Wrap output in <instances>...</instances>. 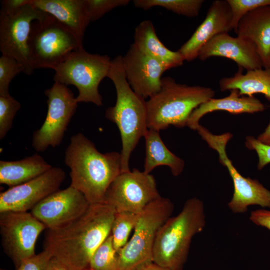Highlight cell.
<instances>
[{
    "label": "cell",
    "mask_w": 270,
    "mask_h": 270,
    "mask_svg": "<svg viewBox=\"0 0 270 270\" xmlns=\"http://www.w3.org/2000/svg\"><path fill=\"white\" fill-rule=\"evenodd\" d=\"M0 233L6 254L17 268L35 254L36 240L46 226L30 212L0 213Z\"/></svg>",
    "instance_id": "obj_13"
},
{
    "label": "cell",
    "mask_w": 270,
    "mask_h": 270,
    "mask_svg": "<svg viewBox=\"0 0 270 270\" xmlns=\"http://www.w3.org/2000/svg\"><path fill=\"white\" fill-rule=\"evenodd\" d=\"M214 95L210 87L188 86L172 77L162 78L160 90L146 101L148 128L160 132L171 125L184 127L192 112Z\"/></svg>",
    "instance_id": "obj_5"
},
{
    "label": "cell",
    "mask_w": 270,
    "mask_h": 270,
    "mask_svg": "<svg viewBox=\"0 0 270 270\" xmlns=\"http://www.w3.org/2000/svg\"><path fill=\"white\" fill-rule=\"evenodd\" d=\"M21 107L20 103L10 94L0 96V139L10 129L14 118Z\"/></svg>",
    "instance_id": "obj_30"
},
{
    "label": "cell",
    "mask_w": 270,
    "mask_h": 270,
    "mask_svg": "<svg viewBox=\"0 0 270 270\" xmlns=\"http://www.w3.org/2000/svg\"><path fill=\"white\" fill-rule=\"evenodd\" d=\"M24 72L23 66L14 58L2 54L0 57V96L9 95L8 87L16 75Z\"/></svg>",
    "instance_id": "obj_29"
},
{
    "label": "cell",
    "mask_w": 270,
    "mask_h": 270,
    "mask_svg": "<svg viewBox=\"0 0 270 270\" xmlns=\"http://www.w3.org/2000/svg\"><path fill=\"white\" fill-rule=\"evenodd\" d=\"M155 178L136 168L122 172L110 186L104 202L116 212L140 214L150 203L160 198Z\"/></svg>",
    "instance_id": "obj_11"
},
{
    "label": "cell",
    "mask_w": 270,
    "mask_h": 270,
    "mask_svg": "<svg viewBox=\"0 0 270 270\" xmlns=\"http://www.w3.org/2000/svg\"><path fill=\"white\" fill-rule=\"evenodd\" d=\"M116 210L106 202L90 204L81 216L48 230L44 250L70 270H84L94 252L110 234Z\"/></svg>",
    "instance_id": "obj_1"
},
{
    "label": "cell",
    "mask_w": 270,
    "mask_h": 270,
    "mask_svg": "<svg viewBox=\"0 0 270 270\" xmlns=\"http://www.w3.org/2000/svg\"><path fill=\"white\" fill-rule=\"evenodd\" d=\"M28 0H2L0 12L6 14H12L18 11L28 3Z\"/></svg>",
    "instance_id": "obj_36"
},
{
    "label": "cell",
    "mask_w": 270,
    "mask_h": 270,
    "mask_svg": "<svg viewBox=\"0 0 270 270\" xmlns=\"http://www.w3.org/2000/svg\"><path fill=\"white\" fill-rule=\"evenodd\" d=\"M206 225L204 204L188 199L180 212L170 216L159 229L154 246L152 262L170 270H182L193 237Z\"/></svg>",
    "instance_id": "obj_4"
},
{
    "label": "cell",
    "mask_w": 270,
    "mask_h": 270,
    "mask_svg": "<svg viewBox=\"0 0 270 270\" xmlns=\"http://www.w3.org/2000/svg\"><path fill=\"white\" fill-rule=\"evenodd\" d=\"M114 84L116 100L106 110L107 119L116 124L121 136L122 172L130 170L129 160L140 140L148 130L146 100L136 94L128 84L124 72L122 56L112 60L108 75Z\"/></svg>",
    "instance_id": "obj_3"
},
{
    "label": "cell",
    "mask_w": 270,
    "mask_h": 270,
    "mask_svg": "<svg viewBox=\"0 0 270 270\" xmlns=\"http://www.w3.org/2000/svg\"><path fill=\"white\" fill-rule=\"evenodd\" d=\"M136 270H170L168 268L162 266L154 262H151L147 264Z\"/></svg>",
    "instance_id": "obj_39"
},
{
    "label": "cell",
    "mask_w": 270,
    "mask_h": 270,
    "mask_svg": "<svg viewBox=\"0 0 270 270\" xmlns=\"http://www.w3.org/2000/svg\"><path fill=\"white\" fill-rule=\"evenodd\" d=\"M212 56L232 60L239 68L247 71L262 68V64L255 44L250 40L228 32L218 34L200 50L198 58L201 60Z\"/></svg>",
    "instance_id": "obj_18"
},
{
    "label": "cell",
    "mask_w": 270,
    "mask_h": 270,
    "mask_svg": "<svg viewBox=\"0 0 270 270\" xmlns=\"http://www.w3.org/2000/svg\"><path fill=\"white\" fill-rule=\"evenodd\" d=\"M64 162L70 168V186L81 192L90 204L104 202L110 186L122 172L120 153L100 152L81 133L71 137Z\"/></svg>",
    "instance_id": "obj_2"
},
{
    "label": "cell",
    "mask_w": 270,
    "mask_h": 270,
    "mask_svg": "<svg viewBox=\"0 0 270 270\" xmlns=\"http://www.w3.org/2000/svg\"><path fill=\"white\" fill-rule=\"evenodd\" d=\"M146 157L144 172L148 174L160 166L169 167L174 176H180L184 170L185 162L168 148L162 140L159 132L148 129L144 136Z\"/></svg>",
    "instance_id": "obj_25"
},
{
    "label": "cell",
    "mask_w": 270,
    "mask_h": 270,
    "mask_svg": "<svg viewBox=\"0 0 270 270\" xmlns=\"http://www.w3.org/2000/svg\"><path fill=\"white\" fill-rule=\"evenodd\" d=\"M48 270H70L54 258L51 259Z\"/></svg>",
    "instance_id": "obj_38"
},
{
    "label": "cell",
    "mask_w": 270,
    "mask_h": 270,
    "mask_svg": "<svg viewBox=\"0 0 270 270\" xmlns=\"http://www.w3.org/2000/svg\"><path fill=\"white\" fill-rule=\"evenodd\" d=\"M90 204L81 192L70 186L44 198L31 210L30 212L46 229L54 230L81 216Z\"/></svg>",
    "instance_id": "obj_15"
},
{
    "label": "cell",
    "mask_w": 270,
    "mask_h": 270,
    "mask_svg": "<svg viewBox=\"0 0 270 270\" xmlns=\"http://www.w3.org/2000/svg\"><path fill=\"white\" fill-rule=\"evenodd\" d=\"M245 146L249 150H254L258 156V169L261 170L270 163V146L264 144L252 136L246 137Z\"/></svg>",
    "instance_id": "obj_34"
},
{
    "label": "cell",
    "mask_w": 270,
    "mask_h": 270,
    "mask_svg": "<svg viewBox=\"0 0 270 270\" xmlns=\"http://www.w3.org/2000/svg\"><path fill=\"white\" fill-rule=\"evenodd\" d=\"M266 106L254 96H242L238 90H230L228 96L212 98L196 108L190 115L186 126L196 130L200 120L204 116L214 111H226L232 114H254L263 112Z\"/></svg>",
    "instance_id": "obj_21"
},
{
    "label": "cell",
    "mask_w": 270,
    "mask_h": 270,
    "mask_svg": "<svg viewBox=\"0 0 270 270\" xmlns=\"http://www.w3.org/2000/svg\"><path fill=\"white\" fill-rule=\"evenodd\" d=\"M196 130L208 146L218 152L219 162L226 168L232 180L234 193L228 204L229 208L235 214H242L250 206L270 208V191L256 179L242 176L228 158L226 146L232 134H215L200 124Z\"/></svg>",
    "instance_id": "obj_9"
},
{
    "label": "cell",
    "mask_w": 270,
    "mask_h": 270,
    "mask_svg": "<svg viewBox=\"0 0 270 270\" xmlns=\"http://www.w3.org/2000/svg\"><path fill=\"white\" fill-rule=\"evenodd\" d=\"M269 70H270V68H269Z\"/></svg>",
    "instance_id": "obj_40"
},
{
    "label": "cell",
    "mask_w": 270,
    "mask_h": 270,
    "mask_svg": "<svg viewBox=\"0 0 270 270\" xmlns=\"http://www.w3.org/2000/svg\"><path fill=\"white\" fill-rule=\"evenodd\" d=\"M48 14L29 3L12 14L0 12V51L2 54L16 60L30 74L32 69L30 59L28 40L32 23L44 18Z\"/></svg>",
    "instance_id": "obj_12"
},
{
    "label": "cell",
    "mask_w": 270,
    "mask_h": 270,
    "mask_svg": "<svg viewBox=\"0 0 270 270\" xmlns=\"http://www.w3.org/2000/svg\"><path fill=\"white\" fill-rule=\"evenodd\" d=\"M52 254L44 250L38 254L24 260L16 270H48Z\"/></svg>",
    "instance_id": "obj_33"
},
{
    "label": "cell",
    "mask_w": 270,
    "mask_h": 270,
    "mask_svg": "<svg viewBox=\"0 0 270 270\" xmlns=\"http://www.w3.org/2000/svg\"><path fill=\"white\" fill-rule=\"evenodd\" d=\"M256 47L263 68L269 69L270 60V6L246 14L239 20L234 32Z\"/></svg>",
    "instance_id": "obj_20"
},
{
    "label": "cell",
    "mask_w": 270,
    "mask_h": 270,
    "mask_svg": "<svg viewBox=\"0 0 270 270\" xmlns=\"http://www.w3.org/2000/svg\"><path fill=\"white\" fill-rule=\"evenodd\" d=\"M66 174L58 167H52L40 176L24 184L10 187L0 194V213L26 212L59 190Z\"/></svg>",
    "instance_id": "obj_14"
},
{
    "label": "cell",
    "mask_w": 270,
    "mask_h": 270,
    "mask_svg": "<svg viewBox=\"0 0 270 270\" xmlns=\"http://www.w3.org/2000/svg\"><path fill=\"white\" fill-rule=\"evenodd\" d=\"M232 30V12L227 0H214L204 20L178 50L185 60L192 61L198 58L200 50L212 38Z\"/></svg>",
    "instance_id": "obj_17"
},
{
    "label": "cell",
    "mask_w": 270,
    "mask_h": 270,
    "mask_svg": "<svg viewBox=\"0 0 270 270\" xmlns=\"http://www.w3.org/2000/svg\"><path fill=\"white\" fill-rule=\"evenodd\" d=\"M242 68L232 76L224 77L219 81L222 92L236 89L242 96L263 94L270 102V70L260 68L242 73Z\"/></svg>",
    "instance_id": "obj_24"
},
{
    "label": "cell",
    "mask_w": 270,
    "mask_h": 270,
    "mask_svg": "<svg viewBox=\"0 0 270 270\" xmlns=\"http://www.w3.org/2000/svg\"><path fill=\"white\" fill-rule=\"evenodd\" d=\"M90 22L96 21L113 9L127 6L130 0H85Z\"/></svg>",
    "instance_id": "obj_31"
},
{
    "label": "cell",
    "mask_w": 270,
    "mask_h": 270,
    "mask_svg": "<svg viewBox=\"0 0 270 270\" xmlns=\"http://www.w3.org/2000/svg\"><path fill=\"white\" fill-rule=\"evenodd\" d=\"M203 0H134V6L148 10L160 6L178 14L192 18L198 15Z\"/></svg>",
    "instance_id": "obj_26"
},
{
    "label": "cell",
    "mask_w": 270,
    "mask_h": 270,
    "mask_svg": "<svg viewBox=\"0 0 270 270\" xmlns=\"http://www.w3.org/2000/svg\"><path fill=\"white\" fill-rule=\"evenodd\" d=\"M250 220L254 224L270 230V210L266 209L253 210L250 214Z\"/></svg>",
    "instance_id": "obj_35"
},
{
    "label": "cell",
    "mask_w": 270,
    "mask_h": 270,
    "mask_svg": "<svg viewBox=\"0 0 270 270\" xmlns=\"http://www.w3.org/2000/svg\"><path fill=\"white\" fill-rule=\"evenodd\" d=\"M138 215L128 212H116L110 234L114 248L118 252L128 241L130 234L136 226Z\"/></svg>",
    "instance_id": "obj_27"
},
{
    "label": "cell",
    "mask_w": 270,
    "mask_h": 270,
    "mask_svg": "<svg viewBox=\"0 0 270 270\" xmlns=\"http://www.w3.org/2000/svg\"><path fill=\"white\" fill-rule=\"evenodd\" d=\"M48 97L46 116L40 128L33 134L32 146L38 152L49 146H58L78 107L72 92L66 86L54 82L44 92Z\"/></svg>",
    "instance_id": "obj_10"
},
{
    "label": "cell",
    "mask_w": 270,
    "mask_h": 270,
    "mask_svg": "<svg viewBox=\"0 0 270 270\" xmlns=\"http://www.w3.org/2000/svg\"><path fill=\"white\" fill-rule=\"evenodd\" d=\"M112 60L108 55L92 54L80 48L72 52L54 70V80L66 86H74L78 91L77 102L102 105L98 86L108 75Z\"/></svg>",
    "instance_id": "obj_6"
},
{
    "label": "cell",
    "mask_w": 270,
    "mask_h": 270,
    "mask_svg": "<svg viewBox=\"0 0 270 270\" xmlns=\"http://www.w3.org/2000/svg\"><path fill=\"white\" fill-rule=\"evenodd\" d=\"M0 270H2V269H1Z\"/></svg>",
    "instance_id": "obj_42"
},
{
    "label": "cell",
    "mask_w": 270,
    "mask_h": 270,
    "mask_svg": "<svg viewBox=\"0 0 270 270\" xmlns=\"http://www.w3.org/2000/svg\"><path fill=\"white\" fill-rule=\"evenodd\" d=\"M89 270H118V252L114 248L110 234L92 256Z\"/></svg>",
    "instance_id": "obj_28"
},
{
    "label": "cell",
    "mask_w": 270,
    "mask_h": 270,
    "mask_svg": "<svg viewBox=\"0 0 270 270\" xmlns=\"http://www.w3.org/2000/svg\"><path fill=\"white\" fill-rule=\"evenodd\" d=\"M82 42L48 14L44 18L34 20L28 42L32 69L54 70L72 52L82 48Z\"/></svg>",
    "instance_id": "obj_8"
},
{
    "label": "cell",
    "mask_w": 270,
    "mask_h": 270,
    "mask_svg": "<svg viewBox=\"0 0 270 270\" xmlns=\"http://www.w3.org/2000/svg\"><path fill=\"white\" fill-rule=\"evenodd\" d=\"M88 270V268H86V270Z\"/></svg>",
    "instance_id": "obj_41"
},
{
    "label": "cell",
    "mask_w": 270,
    "mask_h": 270,
    "mask_svg": "<svg viewBox=\"0 0 270 270\" xmlns=\"http://www.w3.org/2000/svg\"><path fill=\"white\" fill-rule=\"evenodd\" d=\"M122 62L126 80L136 94L146 99L160 90L162 75L168 70L158 61L132 44Z\"/></svg>",
    "instance_id": "obj_16"
},
{
    "label": "cell",
    "mask_w": 270,
    "mask_h": 270,
    "mask_svg": "<svg viewBox=\"0 0 270 270\" xmlns=\"http://www.w3.org/2000/svg\"><path fill=\"white\" fill-rule=\"evenodd\" d=\"M256 138L260 142L270 146V120L264 130Z\"/></svg>",
    "instance_id": "obj_37"
},
{
    "label": "cell",
    "mask_w": 270,
    "mask_h": 270,
    "mask_svg": "<svg viewBox=\"0 0 270 270\" xmlns=\"http://www.w3.org/2000/svg\"><path fill=\"white\" fill-rule=\"evenodd\" d=\"M38 10L48 14L83 41L90 20L85 0H29Z\"/></svg>",
    "instance_id": "obj_19"
},
{
    "label": "cell",
    "mask_w": 270,
    "mask_h": 270,
    "mask_svg": "<svg viewBox=\"0 0 270 270\" xmlns=\"http://www.w3.org/2000/svg\"><path fill=\"white\" fill-rule=\"evenodd\" d=\"M132 44L138 50L156 59L167 70L182 66L185 61L178 51L168 48L158 37L150 20L140 22L136 28Z\"/></svg>",
    "instance_id": "obj_22"
},
{
    "label": "cell",
    "mask_w": 270,
    "mask_h": 270,
    "mask_svg": "<svg viewBox=\"0 0 270 270\" xmlns=\"http://www.w3.org/2000/svg\"><path fill=\"white\" fill-rule=\"evenodd\" d=\"M232 16V28L236 30L240 19L247 12L254 10L270 6V0H227Z\"/></svg>",
    "instance_id": "obj_32"
},
{
    "label": "cell",
    "mask_w": 270,
    "mask_h": 270,
    "mask_svg": "<svg viewBox=\"0 0 270 270\" xmlns=\"http://www.w3.org/2000/svg\"><path fill=\"white\" fill-rule=\"evenodd\" d=\"M171 200L160 196L139 214L134 234L118 252V270H136L152 262V251L158 232L171 216Z\"/></svg>",
    "instance_id": "obj_7"
},
{
    "label": "cell",
    "mask_w": 270,
    "mask_h": 270,
    "mask_svg": "<svg viewBox=\"0 0 270 270\" xmlns=\"http://www.w3.org/2000/svg\"><path fill=\"white\" fill-rule=\"evenodd\" d=\"M52 166L35 154L16 161H0V183L10 187L30 181L44 174Z\"/></svg>",
    "instance_id": "obj_23"
}]
</instances>
